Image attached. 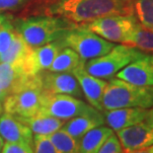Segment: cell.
<instances>
[{
	"mask_svg": "<svg viewBox=\"0 0 153 153\" xmlns=\"http://www.w3.org/2000/svg\"><path fill=\"white\" fill-rule=\"evenodd\" d=\"M45 12L75 25L109 15H134L133 0H48Z\"/></svg>",
	"mask_w": 153,
	"mask_h": 153,
	"instance_id": "6da1fadb",
	"label": "cell"
},
{
	"mask_svg": "<svg viewBox=\"0 0 153 153\" xmlns=\"http://www.w3.org/2000/svg\"><path fill=\"white\" fill-rule=\"evenodd\" d=\"M76 26L62 17L51 15L14 20L15 31L33 48L62 39L67 31Z\"/></svg>",
	"mask_w": 153,
	"mask_h": 153,
	"instance_id": "7a4b0ae2",
	"label": "cell"
},
{
	"mask_svg": "<svg viewBox=\"0 0 153 153\" xmlns=\"http://www.w3.org/2000/svg\"><path fill=\"white\" fill-rule=\"evenodd\" d=\"M102 106L104 111L131 107L150 109L153 107V86H138L113 77L104 91Z\"/></svg>",
	"mask_w": 153,
	"mask_h": 153,
	"instance_id": "3957f363",
	"label": "cell"
},
{
	"mask_svg": "<svg viewBox=\"0 0 153 153\" xmlns=\"http://www.w3.org/2000/svg\"><path fill=\"white\" fill-rule=\"evenodd\" d=\"M146 53L126 45H117L107 53L85 62V69L91 75L101 79H111L128 64Z\"/></svg>",
	"mask_w": 153,
	"mask_h": 153,
	"instance_id": "277c9868",
	"label": "cell"
},
{
	"mask_svg": "<svg viewBox=\"0 0 153 153\" xmlns=\"http://www.w3.org/2000/svg\"><path fill=\"white\" fill-rule=\"evenodd\" d=\"M62 40L65 47L73 50L84 61L107 53L115 45L81 25L67 31Z\"/></svg>",
	"mask_w": 153,
	"mask_h": 153,
	"instance_id": "5b68a950",
	"label": "cell"
},
{
	"mask_svg": "<svg viewBox=\"0 0 153 153\" xmlns=\"http://www.w3.org/2000/svg\"><path fill=\"white\" fill-rule=\"evenodd\" d=\"M97 112L100 111L76 97L64 94H53L44 90L41 108L38 114L68 120L75 117L91 115Z\"/></svg>",
	"mask_w": 153,
	"mask_h": 153,
	"instance_id": "8992f818",
	"label": "cell"
},
{
	"mask_svg": "<svg viewBox=\"0 0 153 153\" xmlns=\"http://www.w3.org/2000/svg\"><path fill=\"white\" fill-rule=\"evenodd\" d=\"M43 95L44 89L41 74H39L23 89L6 97L3 109L5 113L16 117H33L39 113Z\"/></svg>",
	"mask_w": 153,
	"mask_h": 153,
	"instance_id": "52a82bcc",
	"label": "cell"
},
{
	"mask_svg": "<svg viewBox=\"0 0 153 153\" xmlns=\"http://www.w3.org/2000/svg\"><path fill=\"white\" fill-rule=\"evenodd\" d=\"M137 23L134 15H109L81 26L109 42L126 45Z\"/></svg>",
	"mask_w": 153,
	"mask_h": 153,
	"instance_id": "ba28073f",
	"label": "cell"
},
{
	"mask_svg": "<svg viewBox=\"0 0 153 153\" xmlns=\"http://www.w3.org/2000/svg\"><path fill=\"white\" fill-rule=\"evenodd\" d=\"M117 78L138 86H153V53H144L116 74Z\"/></svg>",
	"mask_w": 153,
	"mask_h": 153,
	"instance_id": "9c48e42d",
	"label": "cell"
},
{
	"mask_svg": "<svg viewBox=\"0 0 153 153\" xmlns=\"http://www.w3.org/2000/svg\"><path fill=\"white\" fill-rule=\"evenodd\" d=\"M117 136L123 152L137 150L153 145V128L147 123L141 122L117 131Z\"/></svg>",
	"mask_w": 153,
	"mask_h": 153,
	"instance_id": "30bf717a",
	"label": "cell"
},
{
	"mask_svg": "<svg viewBox=\"0 0 153 153\" xmlns=\"http://www.w3.org/2000/svg\"><path fill=\"white\" fill-rule=\"evenodd\" d=\"M84 65H85V62L79 64L75 69L72 70L71 73L77 79L83 95L85 96L90 105L96 110L102 112L104 111L102 106L103 95L108 82L104 79L91 75L86 71Z\"/></svg>",
	"mask_w": 153,
	"mask_h": 153,
	"instance_id": "8fae6325",
	"label": "cell"
},
{
	"mask_svg": "<svg viewBox=\"0 0 153 153\" xmlns=\"http://www.w3.org/2000/svg\"><path fill=\"white\" fill-rule=\"evenodd\" d=\"M64 48L63 40L59 39L33 48L25 65V70L31 75H39L43 71L48 70L57 53Z\"/></svg>",
	"mask_w": 153,
	"mask_h": 153,
	"instance_id": "7c38bea8",
	"label": "cell"
},
{
	"mask_svg": "<svg viewBox=\"0 0 153 153\" xmlns=\"http://www.w3.org/2000/svg\"><path fill=\"white\" fill-rule=\"evenodd\" d=\"M42 86L45 91L53 94H64L76 98L83 96L79 83L71 72L41 73Z\"/></svg>",
	"mask_w": 153,
	"mask_h": 153,
	"instance_id": "4fadbf2b",
	"label": "cell"
},
{
	"mask_svg": "<svg viewBox=\"0 0 153 153\" xmlns=\"http://www.w3.org/2000/svg\"><path fill=\"white\" fill-rule=\"evenodd\" d=\"M36 76L29 74L19 64L0 62V89L7 96L23 89Z\"/></svg>",
	"mask_w": 153,
	"mask_h": 153,
	"instance_id": "5bb4252c",
	"label": "cell"
},
{
	"mask_svg": "<svg viewBox=\"0 0 153 153\" xmlns=\"http://www.w3.org/2000/svg\"><path fill=\"white\" fill-rule=\"evenodd\" d=\"M0 136L6 142L33 144V132L30 128L7 113L0 115Z\"/></svg>",
	"mask_w": 153,
	"mask_h": 153,
	"instance_id": "9a60e30c",
	"label": "cell"
},
{
	"mask_svg": "<svg viewBox=\"0 0 153 153\" xmlns=\"http://www.w3.org/2000/svg\"><path fill=\"white\" fill-rule=\"evenodd\" d=\"M148 109L131 107L105 111V123L113 131L128 128L136 123L144 122L147 118Z\"/></svg>",
	"mask_w": 153,
	"mask_h": 153,
	"instance_id": "2e32d148",
	"label": "cell"
},
{
	"mask_svg": "<svg viewBox=\"0 0 153 153\" xmlns=\"http://www.w3.org/2000/svg\"><path fill=\"white\" fill-rule=\"evenodd\" d=\"M104 123H105L104 116L101 114V112H97L91 115L79 116L68 120L61 126V129L77 140H79L86 132L97 126H103Z\"/></svg>",
	"mask_w": 153,
	"mask_h": 153,
	"instance_id": "e0dca14e",
	"label": "cell"
},
{
	"mask_svg": "<svg viewBox=\"0 0 153 153\" xmlns=\"http://www.w3.org/2000/svg\"><path fill=\"white\" fill-rule=\"evenodd\" d=\"M14 117L23 123H25L27 126H29L33 134L45 136L50 135L58 131V129H60L63 123H65V120L53 118V117L51 116L41 115V114H37L33 117H28V118L16 116Z\"/></svg>",
	"mask_w": 153,
	"mask_h": 153,
	"instance_id": "ac0fdd59",
	"label": "cell"
},
{
	"mask_svg": "<svg viewBox=\"0 0 153 153\" xmlns=\"http://www.w3.org/2000/svg\"><path fill=\"white\" fill-rule=\"evenodd\" d=\"M33 48H31L17 32L12 40L11 45L4 53L0 54V62L19 64L25 67L26 63L30 57ZM25 69V68H24Z\"/></svg>",
	"mask_w": 153,
	"mask_h": 153,
	"instance_id": "d6986e66",
	"label": "cell"
},
{
	"mask_svg": "<svg viewBox=\"0 0 153 153\" xmlns=\"http://www.w3.org/2000/svg\"><path fill=\"white\" fill-rule=\"evenodd\" d=\"M114 131L107 126H97L86 132L79 139V153H97L106 139Z\"/></svg>",
	"mask_w": 153,
	"mask_h": 153,
	"instance_id": "ffe728a7",
	"label": "cell"
},
{
	"mask_svg": "<svg viewBox=\"0 0 153 153\" xmlns=\"http://www.w3.org/2000/svg\"><path fill=\"white\" fill-rule=\"evenodd\" d=\"M82 62L86 61L81 59L73 50L65 47L57 53L48 70L50 72H72Z\"/></svg>",
	"mask_w": 153,
	"mask_h": 153,
	"instance_id": "44dd1931",
	"label": "cell"
},
{
	"mask_svg": "<svg viewBox=\"0 0 153 153\" xmlns=\"http://www.w3.org/2000/svg\"><path fill=\"white\" fill-rule=\"evenodd\" d=\"M126 45L135 48L146 53H153V31L137 23L129 36Z\"/></svg>",
	"mask_w": 153,
	"mask_h": 153,
	"instance_id": "7402d4cb",
	"label": "cell"
},
{
	"mask_svg": "<svg viewBox=\"0 0 153 153\" xmlns=\"http://www.w3.org/2000/svg\"><path fill=\"white\" fill-rule=\"evenodd\" d=\"M57 153H79V140H77L62 129L48 135Z\"/></svg>",
	"mask_w": 153,
	"mask_h": 153,
	"instance_id": "603a6c76",
	"label": "cell"
},
{
	"mask_svg": "<svg viewBox=\"0 0 153 153\" xmlns=\"http://www.w3.org/2000/svg\"><path fill=\"white\" fill-rule=\"evenodd\" d=\"M133 11L143 27L153 28V0H133Z\"/></svg>",
	"mask_w": 153,
	"mask_h": 153,
	"instance_id": "cb8c5ba5",
	"label": "cell"
},
{
	"mask_svg": "<svg viewBox=\"0 0 153 153\" xmlns=\"http://www.w3.org/2000/svg\"><path fill=\"white\" fill-rule=\"evenodd\" d=\"M15 34L16 31L14 28V20L11 16H9L3 23L1 30H0V54L4 53L9 48Z\"/></svg>",
	"mask_w": 153,
	"mask_h": 153,
	"instance_id": "d4e9b609",
	"label": "cell"
},
{
	"mask_svg": "<svg viewBox=\"0 0 153 153\" xmlns=\"http://www.w3.org/2000/svg\"><path fill=\"white\" fill-rule=\"evenodd\" d=\"M43 0H0V12L16 11Z\"/></svg>",
	"mask_w": 153,
	"mask_h": 153,
	"instance_id": "484cf974",
	"label": "cell"
},
{
	"mask_svg": "<svg viewBox=\"0 0 153 153\" xmlns=\"http://www.w3.org/2000/svg\"><path fill=\"white\" fill-rule=\"evenodd\" d=\"M35 153H57L56 149L48 136L35 134L33 138Z\"/></svg>",
	"mask_w": 153,
	"mask_h": 153,
	"instance_id": "4316f807",
	"label": "cell"
},
{
	"mask_svg": "<svg viewBox=\"0 0 153 153\" xmlns=\"http://www.w3.org/2000/svg\"><path fill=\"white\" fill-rule=\"evenodd\" d=\"M97 153H123L122 144H120L118 136L114 133L111 134L102 144Z\"/></svg>",
	"mask_w": 153,
	"mask_h": 153,
	"instance_id": "83f0119b",
	"label": "cell"
},
{
	"mask_svg": "<svg viewBox=\"0 0 153 153\" xmlns=\"http://www.w3.org/2000/svg\"><path fill=\"white\" fill-rule=\"evenodd\" d=\"M1 153H35L31 145L24 143H12L4 142Z\"/></svg>",
	"mask_w": 153,
	"mask_h": 153,
	"instance_id": "f1b7e54d",
	"label": "cell"
},
{
	"mask_svg": "<svg viewBox=\"0 0 153 153\" xmlns=\"http://www.w3.org/2000/svg\"><path fill=\"white\" fill-rule=\"evenodd\" d=\"M123 153H153V145L149 146V147H146V148L137 149V150H132V151L123 152Z\"/></svg>",
	"mask_w": 153,
	"mask_h": 153,
	"instance_id": "f546056e",
	"label": "cell"
},
{
	"mask_svg": "<svg viewBox=\"0 0 153 153\" xmlns=\"http://www.w3.org/2000/svg\"><path fill=\"white\" fill-rule=\"evenodd\" d=\"M145 122L153 128V107H151L150 110H148V115H147V118L145 120Z\"/></svg>",
	"mask_w": 153,
	"mask_h": 153,
	"instance_id": "4dcf8cb0",
	"label": "cell"
},
{
	"mask_svg": "<svg viewBox=\"0 0 153 153\" xmlns=\"http://www.w3.org/2000/svg\"><path fill=\"white\" fill-rule=\"evenodd\" d=\"M9 16H10V15L4 14V13H1V12H0V30H1V27H2L3 23L5 22V20L9 17Z\"/></svg>",
	"mask_w": 153,
	"mask_h": 153,
	"instance_id": "1f68e13d",
	"label": "cell"
},
{
	"mask_svg": "<svg viewBox=\"0 0 153 153\" xmlns=\"http://www.w3.org/2000/svg\"><path fill=\"white\" fill-rule=\"evenodd\" d=\"M6 97H7V95H6V93H5L3 90L0 89V102H3V101L5 100Z\"/></svg>",
	"mask_w": 153,
	"mask_h": 153,
	"instance_id": "d6a6232c",
	"label": "cell"
},
{
	"mask_svg": "<svg viewBox=\"0 0 153 153\" xmlns=\"http://www.w3.org/2000/svg\"><path fill=\"white\" fill-rule=\"evenodd\" d=\"M3 145H4V140H3L2 137L0 136V153H1V150H2Z\"/></svg>",
	"mask_w": 153,
	"mask_h": 153,
	"instance_id": "836d02e7",
	"label": "cell"
},
{
	"mask_svg": "<svg viewBox=\"0 0 153 153\" xmlns=\"http://www.w3.org/2000/svg\"><path fill=\"white\" fill-rule=\"evenodd\" d=\"M3 111H4V109H3V104L2 102H0V115H2Z\"/></svg>",
	"mask_w": 153,
	"mask_h": 153,
	"instance_id": "e575fe53",
	"label": "cell"
},
{
	"mask_svg": "<svg viewBox=\"0 0 153 153\" xmlns=\"http://www.w3.org/2000/svg\"><path fill=\"white\" fill-rule=\"evenodd\" d=\"M150 30H151V31H153V28H152V29H150Z\"/></svg>",
	"mask_w": 153,
	"mask_h": 153,
	"instance_id": "d590c367",
	"label": "cell"
}]
</instances>
